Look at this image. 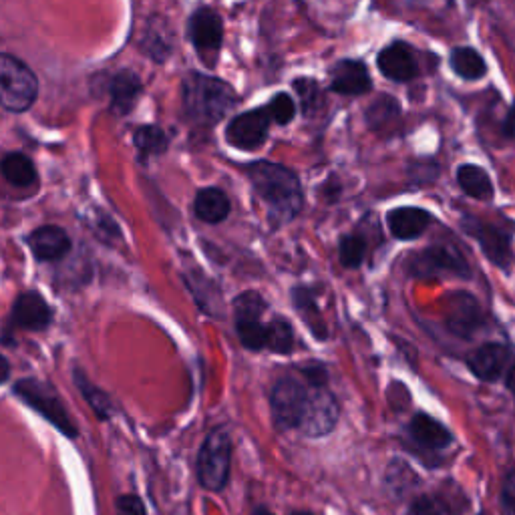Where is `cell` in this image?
<instances>
[{
    "mask_svg": "<svg viewBox=\"0 0 515 515\" xmlns=\"http://www.w3.org/2000/svg\"><path fill=\"white\" fill-rule=\"evenodd\" d=\"M246 176L274 218L288 222L300 214L304 194L294 169L272 161H254L246 165Z\"/></svg>",
    "mask_w": 515,
    "mask_h": 515,
    "instance_id": "cell-1",
    "label": "cell"
},
{
    "mask_svg": "<svg viewBox=\"0 0 515 515\" xmlns=\"http://www.w3.org/2000/svg\"><path fill=\"white\" fill-rule=\"evenodd\" d=\"M238 103L236 91L210 75L188 73L182 83V105L188 119L202 127L220 123Z\"/></svg>",
    "mask_w": 515,
    "mask_h": 515,
    "instance_id": "cell-2",
    "label": "cell"
},
{
    "mask_svg": "<svg viewBox=\"0 0 515 515\" xmlns=\"http://www.w3.org/2000/svg\"><path fill=\"white\" fill-rule=\"evenodd\" d=\"M39 97L37 75L15 55L0 59V101L11 113L29 111Z\"/></svg>",
    "mask_w": 515,
    "mask_h": 515,
    "instance_id": "cell-3",
    "label": "cell"
},
{
    "mask_svg": "<svg viewBox=\"0 0 515 515\" xmlns=\"http://www.w3.org/2000/svg\"><path fill=\"white\" fill-rule=\"evenodd\" d=\"M15 395L25 401L33 411H37L45 421H49L57 431H61L69 439L77 437V427L61 397L51 385L37 379H23L15 385Z\"/></svg>",
    "mask_w": 515,
    "mask_h": 515,
    "instance_id": "cell-4",
    "label": "cell"
},
{
    "mask_svg": "<svg viewBox=\"0 0 515 515\" xmlns=\"http://www.w3.org/2000/svg\"><path fill=\"white\" fill-rule=\"evenodd\" d=\"M232 441L226 429H214L198 455V479L210 491H222L230 479Z\"/></svg>",
    "mask_w": 515,
    "mask_h": 515,
    "instance_id": "cell-5",
    "label": "cell"
},
{
    "mask_svg": "<svg viewBox=\"0 0 515 515\" xmlns=\"http://www.w3.org/2000/svg\"><path fill=\"white\" fill-rule=\"evenodd\" d=\"M407 270L413 278L421 280H433L443 276H471L467 260L455 248L449 246H429L421 252H415L407 262Z\"/></svg>",
    "mask_w": 515,
    "mask_h": 515,
    "instance_id": "cell-6",
    "label": "cell"
},
{
    "mask_svg": "<svg viewBox=\"0 0 515 515\" xmlns=\"http://www.w3.org/2000/svg\"><path fill=\"white\" fill-rule=\"evenodd\" d=\"M268 304L260 292L248 290L234 300L236 330L240 342L248 351H264L268 345V324L262 322V314Z\"/></svg>",
    "mask_w": 515,
    "mask_h": 515,
    "instance_id": "cell-7",
    "label": "cell"
},
{
    "mask_svg": "<svg viewBox=\"0 0 515 515\" xmlns=\"http://www.w3.org/2000/svg\"><path fill=\"white\" fill-rule=\"evenodd\" d=\"M338 401L326 387H310L298 429L306 437H324L338 423Z\"/></svg>",
    "mask_w": 515,
    "mask_h": 515,
    "instance_id": "cell-8",
    "label": "cell"
},
{
    "mask_svg": "<svg viewBox=\"0 0 515 515\" xmlns=\"http://www.w3.org/2000/svg\"><path fill=\"white\" fill-rule=\"evenodd\" d=\"M306 397H308V389H304L296 379L284 377L276 381L270 403H272L274 423L280 431L294 429L300 425V419L306 407Z\"/></svg>",
    "mask_w": 515,
    "mask_h": 515,
    "instance_id": "cell-9",
    "label": "cell"
},
{
    "mask_svg": "<svg viewBox=\"0 0 515 515\" xmlns=\"http://www.w3.org/2000/svg\"><path fill=\"white\" fill-rule=\"evenodd\" d=\"M190 39L206 65L216 63V55L224 43L222 17L212 7L198 9L190 19Z\"/></svg>",
    "mask_w": 515,
    "mask_h": 515,
    "instance_id": "cell-10",
    "label": "cell"
},
{
    "mask_svg": "<svg viewBox=\"0 0 515 515\" xmlns=\"http://www.w3.org/2000/svg\"><path fill=\"white\" fill-rule=\"evenodd\" d=\"M272 117L268 109H252L236 115L226 127V141L242 151L258 149L270 131Z\"/></svg>",
    "mask_w": 515,
    "mask_h": 515,
    "instance_id": "cell-11",
    "label": "cell"
},
{
    "mask_svg": "<svg viewBox=\"0 0 515 515\" xmlns=\"http://www.w3.org/2000/svg\"><path fill=\"white\" fill-rule=\"evenodd\" d=\"M445 324L459 338H471L483 326L479 302L469 292H453L445 302Z\"/></svg>",
    "mask_w": 515,
    "mask_h": 515,
    "instance_id": "cell-12",
    "label": "cell"
},
{
    "mask_svg": "<svg viewBox=\"0 0 515 515\" xmlns=\"http://www.w3.org/2000/svg\"><path fill=\"white\" fill-rule=\"evenodd\" d=\"M465 230L469 232V236H473L479 246L483 248L485 256L499 268H509L511 264V236L503 230H499L493 224H485L479 222L475 218H467L463 222Z\"/></svg>",
    "mask_w": 515,
    "mask_h": 515,
    "instance_id": "cell-13",
    "label": "cell"
},
{
    "mask_svg": "<svg viewBox=\"0 0 515 515\" xmlns=\"http://www.w3.org/2000/svg\"><path fill=\"white\" fill-rule=\"evenodd\" d=\"M509 361L511 353L507 347L497 345V342H487V345H481L467 357V367L479 381L495 383L511 367Z\"/></svg>",
    "mask_w": 515,
    "mask_h": 515,
    "instance_id": "cell-14",
    "label": "cell"
},
{
    "mask_svg": "<svg viewBox=\"0 0 515 515\" xmlns=\"http://www.w3.org/2000/svg\"><path fill=\"white\" fill-rule=\"evenodd\" d=\"M377 67L387 79L397 83H407L419 73L415 51L403 41H395L385 47L377 57Z\"/></svg>",
    "mask_w": 515,
    "mask_h": 515,
    "instance_id": "cell-15",
    "label": "cell"
},
{
    "mask_svg": "<svg viewBox=\"0 0 515 515\" xmlns=\"http://www.w3.org/2000/svg\"><path fill=\"white\" fill-rule=\"evenodd\" d=\"M373 89V79L361 61H338L330 71V91L338 95H365Z\"/></svg>",
    "mask_w": 515,
    "mask_h": 515,
    "instance_id": "cell-16",
    "label": "cell"
},
{
    "mask_svg": "<svg viewBox=\"0 0 515 515\" xmlns=\"http://www.w3.org/2000/svg\"><path fill=\"white\" fill-rule=\"evenodd\" d=\"M29 248L41 262H59L69 256L73 242L69 234L59 226H41L31 232Z\"/></svg>",
    "mask_w": 515,
    "mask_h": 515,
    "instance_id": "cell-17",
    "label": "cell"
},
{
    "mask_svg": "<svg viewBox=\"0 0 515 515\" xmlns=\"http://www.w3.org/2000/svg\"><path fill=\"white\" fill-rule=\"evenodd\" d=\"M13 322L19 328L41 332L53 322V308L39 292H23L13 306Z\"/></svg>",
    "mask_w": 515,
    "mask_h": 515,
    "instance_id": "cell-18",
    "label": "cell"
},
{
    "mask_svg": "<svg viewBox=\"0 0 515 515\" xmlns=\"http://www.w3.org/2000/svg\"><path fill=\"white\" fill-rule=\"evenodd\" d=\"M409 435L419 447L429 451H443L453 443L451 431L443 423L425 413H419L411 419Z\"/></svg>",
    "mask_w": 515,
    "mask_h": 515,
    "instance_id": "cell-19",
    "label": "cell"
},
{
    "mask_svg": "<svg viewBox=\"0 0 515 515\" xmlns=\"http://www.w3.org/2000/svg\"><path fill=\"white\" fill-rule=\"evenodd\" d=\"M389 232L403 242L417 240L431 224V214L421 208H397L387 214Z\"/></svg>",
    "mask_w": 515,
    "mask_h": 515,
    "instance_id": "cell-20",
    "label": "cell"
},
{
    "mask_svg": "<svg viewBox=\"0 0 515 515\" xmlns=\"http://www.w3.org/2000/svg\"><path fill=\"white\" fill-rule=\"evenodd\" d=\"M141 89H143L141 79L133 71H127V69L119 71L113 77L111 89H109L111 91V109L117 115H127L135 107V103L141 95Z\"/></svg>",
    "mask_w": 515,
    "mask_h": 515,
    "instance_id": "cell-21",
    "label": "cell"
},
{
    "mask_svg": "<svg viewBox=\"0 0 515 515\" xmlns=\"http://www.w3.org/2000/svg\"><path fill=\"white\" fill-rule=\"evenodd\" d=\"M232 212L230 198L220 188L200 190L194 200V214L206 224H220Z\"/></svg>",
    "mask_w": 515,
    "mask_h": 515,
    "instance_id": "cell-22",
    "label": "cell"
},
{
    "mask_svg": "<svg viewBox=\"0 0 515 515\" xmlns=\"http://www.w3.org/2000/svg\"><path fill=\"white\" fill-rule=\"evenodd\" d=\"M0 169H3L5 180L15 188H29V186H35L39 180L35 163L25 153H19V151L7 153L3 157V163H0Z\"/></svg>",
    "mask_w": 515,
    "mask_h": 515,
    "instance_id": "cell-23",
    "label": "cell"
},
{
    "mask_svg": "<svg viewBox=\"0 0 515 515\" xmlns=\"http://www.w3.org/2000/svg\"><path fill=\"white\" fill-rule=\"evenodd\" d=\"M457 184L461 190L481 202H489L493 198V184L487 176V171L481 169L479 165L465 163L457 169Z\"/></svg>",
    "mask_w": 515,
    "mask_h": 515,
    "instance_id": "cell-24",
    "label": "cell"
},
{
    "mask_svg": "<svg viewBox=\"0 0 515 515\" xmlns=\"http://www.w3.org/2000/svg\"><path fill=\"white\" fill-rule=\"evenodd\" d=\"M449 65L465 81H477V79L485 77V73H487V65H485L483 57L475 49H469V47L453 49L451 57H449Z\"/></svg>",
    "mask_w": 515,
    "mask_h": 515,
    "instance_id": "cell-25",
    "label": "cell"
},
{
    "mask_svg": "<svg viewBox=\"0 0 515 515\" xmlns=\"http://www.w3.org/2000/svg\"><path fill=\"white\" fill-rule=\"evenodd\" d=\"M292 302H294L296 310L300 312V316L304 318V322L314 332V336L318 340H324L326 338V328H324V322H322V316H320V310L316 306L312 290L306 288V286H296L292 290Z\"/></svg>",
    "mask_w": 515,
    "mask_h": 515,
    "instance_id": "cell-26",
    "label": "cell"
},
{
    "mask_svg": "<svg viewBox=\"0 0 515 515\" xmlns=\"http://www.w3.org/2000/svg\"><path fill=\"white\" fill-rule=\"evenodd\" d=\"M133 143L143 157H151V155H161L167 151L169 137L157 125H141L133 135Z\"/></svg>",
    "mask_w": 515,
    "mask_h": 515,
    "instance_id": "cell-27",
    "label": "cell"
},
{
    "mask_svg": "<svg viewBox=\"0 0 515 515\" xmlns=\"http://www.w3.org/2000/svg\"><path fill=\"white\" fill-rule=\"evenodd\" d=\"M268 351L276 355H290L294 349V330L284 316H274L268 324Z\"/></svg>",
    "mask_w": 515,
    "mask_h": 515,
    "instance_id": "cell-28",
    "label": "cell"
},
{
    "mask_svg": "<svg viewBox=\"0 0 515 515\" xmlns=\"http://www.w3.org/2000/svg\"><path fill=\"white\" fill-rule=\"evenodd\" d=\"M365 254H367V242L357 236V234H349V236H342L340 238V244H338V258H340V264L345 268H359L365 260Z\"/></svg>",
    "mask_w": 515,
    "mask_h": 515,
    "instance_id": "cell-29",
    "label": "cell"
},
{
    "mask_svg": "<svg viewBox=\"0 0 515 515\" xmlns=\"http://www.w3.org/2000/svg\"><path fill=\"white\" fill-rule=\"evenodd\" d=\"M401 109H399V103L389 97V95H381L367 111V121L373 129H383L387 123L395 121L399 117Z\"/></svg>",
    "mask_w": 515,
    "mask_h": 515,
    "instance_id": "cell-30",
    "label": "cell"
},
{
    "mask_svg": "<svg viewBox=\"0 0 515 515\" xmlns=\"http://www.w3.org/2000/svg\"><path fill=\"white\" fill-rule=\"evenodd\" d=\"M75 383L79 387V391L83 393V397L87 399V403L93 407V411L101 417V419H107L111 415V403L109 399L105 397V393H101L97 387H93L87 377L77 369L75 371Z\"/></svg>",
    "mask_w": 515,
    "mask_h": 515,
    "instance_id": "cell-31",
    "label": "cell"
},
{
    "mask_svg": "<svg viewBox=\"0 0 515 515\" xmlns=\"http://www.w3.org/2000/svg\"><path fill=\"white\" fill-rule=\"evenodd\" d=\"M266 109H268L272 121L278 125H288L296 117V103L288 93L274 95Z\"/></svg>",
    "mask_w": 515,
    "mask_h": 515,
    "instance_id": "cell-32",
    "label": "cell"
},
{
    "mask_svg": "<svg viewBox=\"0 0 515 515\" xmlns=\"http://www.w3.org/2000/svg\"><path fill=\"white\" fill-rule=\"evenodd\" d=\"M292 87H294L296 95L300 97L304 115H310L318 107V103H320V87H318V83L312 81V79L302 77V79H296L292 83Z\"/></svg>",
    "mask_w": 515,
    "mask_h": 515,
    "instance_id": "cell-33",
    "label": "cell"
},
{
    "mask_svg": "<svg viewBox=\"0 0 515 515\" xmlns=\"http://www.w3.org/2000/svg\"><path fill=\"white\" fill-rule=\"evenodd\" d=\"M409 515H447L445 503L431 495H421L413 501Z\"/></svg>",
    "mask_w": 515,
    "mask_h": 515,
    "instance_id": "cell-34",
    "label": "cell"
},
{
    "mask_svg": "<svg viewBox=\"0 0 515 515\" xmlns=\"http://www.w3.org/2000/svg\"><path fill=\"white\" fill-rule=\"evenodd\" d=\"M499 503L503 515H515V469L507 471L499 491Z\"/></svg>",
    "mask_w": 515,
    "mask_h": 515,
    "instance_id": "cell-35",
    "label": "cell"
},
{
    "mask_svg": "<svg viewBox=\"0 0 515 515\" xmlns=\"http://www.w3.org/2000/svg\"><path fill=\"white\" fill-rule=\"evenodd\" d=\"M117 515H145L143 501L137 495H121L117 499Z\"/></svg>",
    "mask_w": 515,
    "mask_h": 515,
    "instance_id": "cell-36",
    "label": "cell"
},
{
    "mask_svg": "<svg viewBox=\"0 0 515 515\" xmlns=\"http://www.w3.org/2000/svg\"><path fill=\"white\" fill-rule=\"evenodd\" d=\"M503 131H505V135H509V137H513V135H515V103H513L511 111H509V113H507V117H505Z\"/></svg>",
    "mask_w": 515,
    "mask_h": 515,
    "instance_id": "cell-37",
    "label": "cell"
},
{
    "mask_svg": "<svg viewBox=\"0 0 515 515\" xmlns=\"http://www.w3.org/2000/svg\"><path fill=\"white\" fill-rule=\"evenodd\" d=\"M505 385H507V389L515 395V363L507 369V375H505Z\"/></svg>",
    "mask_w": 515,
    "mask_h": 515,
    "instance_id": "cell-38",
    "label": "cell"
},
{
    "mask_svg": "<svg viewBox=\"0 0 515 515\" xmlns=\"http://www.w3.org/2000/svg\"><path fill=\"white\" fill-rule=\"evenodd\" d=\"M252 515H274V513H272L268 507H264V505H262V507H256Z\"/></svg>",
    "mask_w": 515,
    "mask_h": 515,
    "instance_id": "cell-39",
    "label": "cell"
},
{
    "mask_svg": "<svg viewBox=\"0 0 515 515\" xmlns=\"http://www.w3.org/2000/svg\"><path fill=\"white\" fill-rule=\"evenodd\" d=\"M292 515H312V513H308V511H294Z\"/></svg>",
    "mask_w": 515,
    "mask_h": 515,
    "instance_id": "cell-40",
    "label": "cell"
}]
</instances>
